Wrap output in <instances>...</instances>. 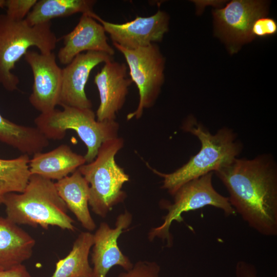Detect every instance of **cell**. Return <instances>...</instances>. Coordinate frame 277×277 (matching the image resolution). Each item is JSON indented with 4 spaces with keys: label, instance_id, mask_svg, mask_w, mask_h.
<instances>
[{
    "label": "cell",
    "instance_id": "cell-16",
    "mask_svg": "<svg viewBox=\"0 0 277 277\" xmlns=\"http://www.w3.org/2000/svg\"><path fill=\"white\" fill-rule=\"evenodd\" d=\"M86 163L84 155L73 152L69 146L62 144L50 151L33 154L29 166L31 174L58 181Z\"/></svg>",
    "mask_w": 277,
    "mask_h": 277
},
{
    "label": "cell",
    "instance_id": "cell-26",
    "mask_svg": "<svg viewBox=\"0 0 277 277\" xmlns=\"http://www.w3.org/2000/svg\"><path fill=\"white\" fill-rule=\"evenodd\" d=\"M236 277H259L255 267L249 263L239 261L235 266Z\"/></svg>",
    "mask_w": 277,
    "mask_h": 277
},
{
    "label": "cell",
    "instance_id": "cell-5",
    "mask_svg": "<svg viewBox=\"0 0 277 277\" xmlns=\"http://www.w3.org/2000/svg\"><path fill=\"white\" fill-rule=\"evenodd\" d=\"M124 144L120 137L105 142L92 162L78 168L89 185V205L95 214L103 218L127 196L122 188L129 176L115 159Z\"/></svg>",
    "mask_w": 277,
    "mask_h": 277
},
{
    "label": "cell",
    "instance_id": "cell-18",
    "mask_svg": "<svg viewBox=\"0 0 277 277\" xmlns=\"http://www.w3.org/2000/svg\"><path fill=\"white\" fill-rule=\"evenodd\" d=\"M55 186L57 191L70 210L89 231L94 230L95 223L88 208L89 185L78 169L60 180Z\"/></svg>",
    "mask_w": 277,
    "mask_h": 277
},
{
    "label": "cell",
    "instance_id": "cell-11",
    "mask_svg": "<svg viewBox=\"0 0 277 277\" xmlns=\"http://www.w3.org/2000/svg\"><path fill=\"white\" fill-rule=\"evenodd\" d=\"M93 18L103 26L113 43L128 49H136L160 42L169 29V15L161 10L151 16H137L134 19L122 24L107 22L96 14Z\"/></svg>",
    "mask_w": 277,
    "mask_h": 277
},
{
    "label": "cell",
    "instance_id": "cell-8",
    "mask_svg": "<svg viewBox=\"0 0 277 277\" xmlns=\"http://www.w3.org/2000/svg\"><path fill=\"white\" fill-rule=\"evenodd\" d=\"M125 57L130 79L139 94L136 109L127 115V120L139 119L144 110L152 107L164 82L165 59L156 44L136 49H128L113 43Z\"/></svg>",
    "mask_w": 277,
    "mask_h": 277
},
{
    "label": "cell",
    "instance_id": "cell-20",
    "mask_svg": "<svg viewBox=\"0 0 277 277\" xmlns=\"http://www.w3.org/2000/svg\"><path fill=\"white\" fill-rule=\"evenodd\" d=\"M93 245V234L81 232L74 241L68 254L59 260L50 277H92V268L88 256Z\"/></svg>",
    "mask_w": 277,
    "mask_h": 277
},
{
    "label": "cell",
    "instance_id": "cell-10",
    "mask_svg": "<svg viewBox=\"0 0 277 277\" xmlns=\"http://www.w3.org/2000/svg\"><path fill=\"white\" fill-rule=\"evenodd\" d=\"M24 58L33 77L30 104L41 113L54 110L60 104L62 84V69L57 64L55 54L29 50Z\"/></svg>",
    "mask_w": 277,
    "mask_h": 277
},
{
    "label": "cell",
    "instance_id": "cell-28",
    "mask_svg": "<svg viewBox=\"0 0 277 277\" xmlns=\"http://www.w3.org/2000/svg\"><path fill=\"white\" fill-rule=\"evenodd\" d=\"M5 0H0V8L5 7Z\"/></svg>",
    "mask_w": 277,
    "mask_h": 277
},
{
    "label": "cell",
    "instance_id": "cell-7",
    "mask_svg": "<svg viewBox=\"0 0 277 277\" xmlns=\"http://www.w3.org/2000/svg\"><path fill=\"white\" fill-rule=\"evenodd\" d=\"M213 174L212 172L208 173L183 185L173 195L172 204L163 201L162 205L168 213L163 217V223L150 230L149 233L150 241L157 237L166 240L168 246H171L170 226L174 221L179 223L183 222L182 214L184 212L211 206L222 210L227 216L236 214L228 197L220 194L214 188L212 183Z\"/></svg>",
    "mask_w": 277,
    "mask_h": 277
},
{
    "label": "cell",
    "instance_id": "cell-1",
    "mask_svg": "<svg viewBox=\"0 0 277 277\" xmlns=\"http://www.w3.org/2000/svg\"><path fill=\"white\" fill-rule=\"evenodd\" d=\"M226 188L229 202L251 228L277 234V164L271 154L235 159L214 172Z\"/></svg>",
    "mask_w": 277,
    "mask_h": 277
},
{
    "label": "cell",
    "instance_id": "cell-23",
    "mask_svg": "<svg viewBox=\"0 0 277 277\" xmlns=\"http://www.w3.org/2000/svg\"><path fill=\"white\" fill-rule=\"evenodd\" d=\"M36 2V0H5L6 14L14 20H24Z\"/></svg>",
    "mask_w": 277,
    "mask_h": 277
},
{
    "label": "cell",
    "instance_id": "cell-6",
    "mask_svg": "<svg viewBox=\"0 0 277 277\" xmlns=\"http://www.w3.org/2000/svg\"><path fill=\"white\" fill-rule=\"evenodd\" d=\"M51 22L30 26L26 21L0 15V84L9 91L17 89L18 77L12 72L16 63L31 47L39 52H52L58 41Z\"/></svg>",
    "mask_w": 277,
    "mask_h": 277
},
{
    "label": "cell",
    "instance_id": "cell-27",
    "mask_svg": "<svg viewBox=\"0 0 277 277\" xmlns=\"http://www.w3.org/2000/svg\"><path fill=\"white\" fill-rule=\"evenodd\" d=\"M0 277H32L23 264L6 269H0Z\"/></svg>",
    "mask_w": 277,
    "mask_h": 277
},
{
    "label": "cell",
    "instance_id": "cell-24",
    "mask_svg": "<svg viewBox=\"0 0 277 277\" xmlns=\"http://www.w3.org/2000/svg\"><path fill=\"white\" fill-rule=\"evenodd\" d=\"M160 267L155 262L138 261L131 269L121 273L118 277H159Z\"/></svg>",
    "mask_w": 277,
    "mask_h": 277
},
{
    "label": "cell",
    "instance_id": "cell-21",
    "mask_svg": "<svg viewBox=\"0 0 277 277\" xmlns=\"http://www.w3.org/2000/svg\"><path fill=\"white\" fill-rule=\"evenodd\" d=\"M28 155L22 154L12 159L0 158V205L10 193H22L30 177Z\"/></svg>",
    "mask_w": 277,
    "mask_h": 277
},
{
    "label": "cell",
    "instance_id": "cell-4",
    "mask_svg": "<svg viewBox=\"0 0 277 277\" xmlns=\"http://www.w3.org/2000/svg\"><path fill=\"white\" fill-rule=\"evenodd\" d=\"M62 107V110L41 113L34 120L36 127L48 140H62L67 130L75 131L87 147L86 163L95 159L104 143L118 137L120 126L115 121H98L91 109Z\"/></svg>",
    "mask_w": 277,
    "mask_h": 277
},
{
    "label": "cell",
    "instance_id": "cell-13",
    "mask_svg": "<svg viewBox=\"0 0 277 277\" xmlns=\"http://www.w3.org/2000/svg\"><path fill=\"white\" fill-rule=\"evenodd\" d=\"M113 60V56L98 51H87L76 56L62 69L59 105L91 109V101L85 92L90 73L100 64Z\"/></svg>",
    "mask_w": 277,
    "mask_h": 277
},
{
    "label": "cell",
    "instance_id": "cell-22",
    "mask_svg": "<svg viewBox=\"0 0 277 277\" xmlns=\"http://www.w3.org/2000/svg\"><path fill=\"white\" fill-rule=\"evenodd\" d=\"M38 137L35 127L16 124L0 113V141L27 153L34 147Z\"/></svg>",
    "mask_w": 277,
    "mask_h": 277
},
{
    "label": "cell",
    "instance_id": "cell-14",
    "mask_svg": "<svg viewBox=\"0 0 277 277\" xmlns=\"http://www.w3.org/2000/svg\"><path fill=\"white\" fill-rule=\"evenodd\" d=\"M104 64L94 78L100 100L95 115L100 122L115 121L133 83L127 76L128 67L126 64L114 60Z\"/></svg>",
    "mask_w": 277,
    "mask_h": 277
},
{
    "label": "cell",
    "instance_id": "cell-3",
    "mask_svg": "<svg viewBox=\"0 0 277 277\" xmlns=\"http://www.w3.org/2000/svg\"><path fill=\"white\" fill-rule=\"evenodd\" d=\"M6 217L14 223L47 230L50 226L74 231V221L67 214V207L51 180L31 174L22 193L5 196Z\"/></svg>",
    "mask_w": 277,
    "mask_h": 277
},
{
    "label": "cell",
    "instance_id": "cell-17",
    "mask_svg": "<svg viewBox=\"0 0 277 277\" xmlns=\"http://www.w3.org/2000/svg\"><path fill=\"white\" fill-rule=\"evenodd\" d=\"M34 239L7 217L0 216V269L23 264L33 253Z\"/></svg>",
    "mask_w": 277,
    "mask_h": 277
},
{
    "label": "cell",
    "instance_id": "cell-15",
    "mask_svg": "<svg viewBox=\"0 0 277 277\" xmlns=\"http://www.w3.org/2000/svg\"><path fill=\"white\" fill-rule=\"evenodd\" d=\"M62 38L64 46L59 50L57 57L63 65L69 64L84 51L102 52L111 56L115 53L103 26L85 14L82 15L74 28Z\"/></svg>",
    "mask_w": 277,
    "mask_h": 277
},
{
    "label": "cell",
    "instance_id": "cell-12",
    "mask_svg": "<svg viewBox=\"0 0 277 277\" xmlns=\"http://www.w3.org/2000/svg\"><path fill=\"white\" fill-rule=\"evenodd\" d=\"M132 219L131 213L125 211L117 217L115 228H111L105 222L100 224L93 234L92 277H107L110 269L116 265L125 271L132 268L133 265L122 253L117 244L119 236L130 226Z\"/></svg>",
    "mask_w": 277,
    "mask_h": 277
},
{
    "label": "cell",
    "instance_id": "cell-2",
    "mask_svg": "<svg viewBox=\"0 0 277 277\" xmlns=\"http://www.w3.org/2000/svg\"><path fill=\"white\" fill-rule=\"evenodd\" d=\"M182 129L199 139L201 144L199 152L182 166L169 173L160 172L147 164L153 173L163 179L161 188L172 196L188 181L229 165L243 149L233 130L223 127L213 134L192 115L186 118Z\"/></svg>",
    "mask_w": 277,
    "mask_h": 277
},
{
    "label": "cell",
    "instance_id": "cell-9",
    "mask_svg": "<svg viewBox=\"0 0 277 277\" xmlns=\"http://www.w3.org/2000/svg\"><path fill=\"white\" fill-rule=\"evenodd\" d=\"M266 4L260 1L234 0L213 11L216 34L226 43L231 53L255 37L252 27L256 19L265 15Z\"/></svg>",
    "mask_w": 277,
    "mask_h": 277
},
{
    "label": "cell",
    "instance_id": "cell-19",
    "mask_svg": "<svg viewBox=\"0 0 277 277\" xmlns=\"http://www.w3.org/2000/svg\"><path fill=\"white\" fill-rule=\"evenodd\" d=\"M96 1L93 0L37 1L25 20L31 26L50 22L53 18L70 16L77 13L93 17Z\"/></svg>",
    "mask_w": 277,
    "mask_h": 277
},
{
    "label": "cell",
    "instance_id": "cell-25",
    "mask_svg": "<svg viewBox=\"0 0 277 277\" xmlns=\"http://www.w3.org/2000/svg\"><path fill=\"white\" fill-rule=\"evenodd\" d=\"M277 31V25L275 21L264 16L256 19L254 22L251 32L253 35L264 37L273 35Z\"/></svg>",
    "mask_w": 277,
    "mask_h": 277
}]
</instances>
